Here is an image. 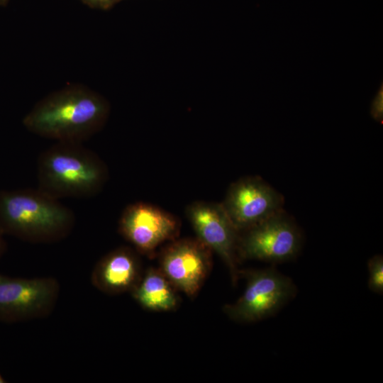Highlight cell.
Listing matches in <instances>:
<instances>
[{"mask_svg":"<svg viewBox=\"0 0 383 383\" xmlns=\"http://www.w3.org/2000/svg\"><path fill=\"white\" fill-rule=\"evenodd\" d=\"M1 232L0 231V255H1V250H2V240H1Z\"/></svg>","mask_w":383,"mask_h":383,"instance_id":"2e32d148","label":"cell"},{"mask_svg":"<svg viewBox=\"0 0 383 383\" xmlns=\"http://www.w3.org/2000/svg\"><path fill=\"white\" fill-rule=\"evenodd\" d=\"M179 291L158 268L150 267L130 292L143 309L157 312L175 310L179 304Z\"/></svg>","mask_w":383,"mask_h":383,"instance_id":"7c38bea8","label":"cell"},{"mask_svg":"<svg viewBox=\"0 0 383 383\" xmlns=\"http://www.w3.org/2000/svg\"><path fill=\"white\" fill-rule=\"evenodd\" d=\"M59 294L60 284L52 277L0 274V321L18 322L47 316L54 309Z\"/></svg>","mask_w":383,"mask_h":383,"instance_id":"8992f818","label":"cell"},{"mask_svg":"<svg viewBox=\"0 0 383 383\" xmlns=\"http://www.w3.org/2000/svg\"><path fill=\"white\" fill-rule=\"evenodd\" d=\"M180 221L172 213L155 205L136 202L127 206L118 221L121 235L135 250L152 257L156 249L177 238Z\"/></svg>","mask_w":383,"mask_h":383,"instance_id":"30bf717a","label":"cell"},{"mask_svg":"<svg viewBox=\"0 0 383 383\" xmlns=\"http://www.w3.org/2000/svg\"><path fill=\"white\" fill-rule=\"evenodd\" d=\"M6 0H0V3H4Z\"/></svg>","mask_w":383,"mask_h":383,"instance_id":"ac0fdd59","label":"cell"},{"mask_svg":"<svg viewBox=\"0 0 383 383\" xmlns=\"http://www.w3.org/2000/svg\"><path fill=\"white\" fill-rule=\"evenodd\" d=\"M368 287L373 292L383 293V257L381 255L372 257L367 262Z\"/></svg>","mask_w":383,"mask_h":383,"instance_id":"4fadbf2b","label":"cell"},{"mask_svg":"<svg viewBox=\"0 0 383 383\" xmlns=\"http://www.w3.org/2000/svg\"><path fill=\"white\" fill-rule=\"evenodd\" d=\"M109 113L107 101L99 94L82 87H69L39 101L23 123L41 137L82 143L103 126Z\"/></svg>","mask_w":383,"mask_h":383,"instance_id":"6da1fadb","label":"cell"},{"mask_svg":"<svg viewBox=\"0 0 383 383\" xmlns=\"http://www.w3.org/2000/svg\"><path fill=\"white\" fill-rule=\"evenodd\" d=\"M108 177L104 162L80 143L57 142L38 160V189L57 199L94 196Z\"/></svg>","mask_w":383,"mask_h":383,"instance_id":"3957f363","label":"cell"},{"mask_svg":"<svg viewBox=\"0 0 383 383\" xmlns=\"http://www.w3.org/2000/svg\"><path fill=\"white\" fill-rule=\"evenodd\" d=\"M370 115L376 121L382 123L383 121V86L381 84L374 96L370 107Z\"/></svg>","mask_w":383,"mask_h":383,"instance_id":"5bb4252c","label":"cell"},{"mask_svg":"<svg viewBox=\"0 0 383 383\" xmlns=\"http://www.w3.org/2000/svg\"><path fill=\"white\" fill-rule=\"evenodd\" d=\"M212 253L196 237L176 238L161 250L159 269L179 292L194 298L211 270Z\"/></svg>","mask_w":383,"mask_h":383,"instance_id":"ba28073f","label":"cell"},{"mask_svg":"<svg viewBox=\"0 0 383 383\" xmlns=\"http://www.w3.org/2000/svg\"><path fill=\"white\" fill-rule=\"evenodd\" d=\"M87 2L93 4V5H97L99 6H104L106 7L109 5H111L113 2H114L116 0H85Z\"/></svg>","mask_w":383,"mask_h":383,"instance_id":"9a60e30c","label":"cell"},{"mask_svg":"<svg viewBox=\"0 0 383 383\" xmlns=\"http://www.w3.org/2000/svg\"><path fill=\"white\" fill-rule=\"evenodd\" d=\"M143 275L135 252L120 247L109 252L96 264L91 276L93 286L110 295L131 292Z\"/></svg>","mask_w":383,"mask_h":383,"instance_id":"8fae6325","label":"cell"},{"mask_svg":"<svg viewBox=\"0 0 383 383\" xmlns=\"http://www.w3.org/2000/svg\"><path fill=\"white\" fill-rule=\"evenodd\" d=\"M246 279L245 289L233 303L223 306V311L238 323H253L275 315L296 294L292 279L274 267L240 272Z\"/></svg>","mask_w":383,"mask_h":383,"instance_id":"277c9868","label":"cell"},{"mask_svg":"<svg viewBox=\"0 0 383 383\" xmlns=\"http://www.w3.org/2000/svg\"><path fill=\"white\" fill-rule=\"evenodd\" d=\"M74 223L72 209L39 189L0 192L1 233L30 243H52L66 238Z\"/></svg>","mask_w":383,"mask_h":383,"instance_id":"7a4b0ae2","label":"cell"},{"mask_svg":"<svg viewBox=\"0 0 383 383\" xmlns=\"http://www.w3.org/2000/svg\"><path fill=\"white\" fill-rule=\"evenodd\" d=\"M302 242L300 228L283 209L240 233L238 256L240 261L282 263L296 257Z\"/></svg>","mask_w":383,"mask_h":383,"instance_id":"5b68a950","label":"cell"},{"mask_svg":"<svg viewBox=\"0 0 383 383\" xmlns=\"http://www.w3.org/2000/svg\"><path fill=\"white\" fill-rule=\"evenodd\" d=\"M186 216L196 235L227 266L233 284L240 270L238 256L240 233L233 226L221 203L196 201L186 208Z\"/></svg>","mask_w":383,"mask_h":383,"instance_id":"52a82bcc","label":"cell"},{"mask_svg":"<svg viewBox=\"0 0 383 383\" xmlns=\"http://www.w3.org/2000/svg\"><path fill=\"white\" fill-rule=\"evenodd\" d=\"M284 196L257 176L232 183L221 202L239 233L283 210Z\"/></svg>","mask_w":383,"mask_h":383,"instance_id":"9c48e42d","label":"cell"},{"mask_svg":"<svg viewBox=\"0 0 383 383\" xmlns=\"http://www.w3.org/2000/svg\"><path fill=\"white\" fill-rule=\"evenodd\" d=\"M5 382H6V381L4 379V377L0 373V383H5Z\"/></svg>","mask_w":383,"mask_h":383,"instance_id":"e0dca14e","label":"cell"}]
</instances>
